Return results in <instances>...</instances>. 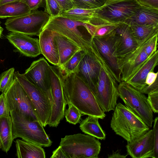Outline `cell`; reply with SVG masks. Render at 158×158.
Instances as JSON below:
<instances>
[{
	"label": "cell",
	"mask_w": 158,
	"mask_h": 158,
	"mask_svg": "<svg viewBox=\"0 0 158 158\" xmlns=\"http://www.w3.org/2000/svg\"><path fill=\"white\" fill-rule=\"evenodd\" d=\"M129 26L131 35L138 42L143 41L151 35L158 34V24Z\"/></svg>",
	"instance_id": "cell-29"
},
{
	"label": "cell",
	"mask_w": 158,
	"mask_h": 158,
	"mask_svg": "<svg viewBox=\"0 0 158 158\" xmlns=\"http://www.w3.org/2000/svg\"><path fill=\"white\" fill-rule=\"evenodd\" d=\"M60 146L70 158H98L101 148L98 139L81 133L65 135Z\"/></svg>",
	"instance_id": "cell-6"
},
{
	"label": "cell",
	"mask_w": 158,
	"mask_h": 158,
	"mask_svg": "<svg viewBox=\"0 0 158 158\" xmlns=\"http://www.w3.org/2000/svg\"><path fill=\"white\" fill-rule=\"evenodd\" d=\"M91 48L101 66L94 96L104 112L114 110L119 96L118 84L113 73L103 58L93 47Z\"/></svg>",
	"instance_id": "cell-2"
},
{
	"label": "cell",
	"mask_w": 158,
	"mask_h": 158,
	"mask_svg": "<svg viewBox=\"0 0 158 158\" xmlns=\"http://www.w3.org/2000/svg\"><path fill=\"white\" fill-rule=\"evenodd\" d=\"M50 18L44 11L35 10L26 15L8 18L5 25L9 31L39 36Z\"/></svg>",
	"instance_id": "cell-9"
},
{
	"label": "cell",
	"mask_w": 158,
	"mask_h": 158,
	"mask_svg": "<svg viewBox=\"0 0 158 158\" xmlns=\"http://www.w3.org/2000/svg\"><path fill=\"white\" fill-rule=\"evenodd\" d=\"M158 91V77L155 81L149 85H146L140 92L143 94H148L153 92Z\"/></svg>",
	"instance_id": "cell-41"
},
{
	"label": "cell",
	"mask_w": 158,
	"mask_h": 158,
	"mask_svg": "<svg viewBox=\"0 0 158 158\" xmlns=\"http://www.w3.org/2000/svg\"><path fill=\"white\" fill-rule=\"evenodd\" d=\"M6 38L17 51L24 56L35 57L41 54L39 40L37 38L11 31L8 34Z\"/></svg>",
	"instance_id": "cell-17"
},
{
	"label": "cell",
	"mask_w": 158,
	"mask_h": 158,
	"mask_svg": "<svg viewBox=\"0 0 158 158\" xmlns=\"http://www.w3.org/2000/svg\"><path fill=\"white\" fill-rule=\"evenodd\" d=\"M44 11L48 13L50 17L60 15L63 12L62 10L56 0H45Z\"/></svg>",
	"instance_id": "cell-35"
},
{
	"label": "cell",
	"mask_w": 158,
	"mask_h": 158,
	"mask_svg": "<svg viewBox=\"0 0 158 158\" xmlns=\"http://www.w3.org/2000/svg\"><path fill=\"white\" fill-rule=\"evenodd\" d=\"M68 105L69 108L65 110L64 116L67 122L76 125L79 122L82 114L74 106Z\"/></svg>",
	"instance_id": "cell-33"
},
{
	"label": "cell",
	"mask_w": 158,
	"mask_h": 158,
	"mask_svg": "<svg viewBox=\"0 0 158 158\" xmlns=\"http://www.w3.org/2000/svg\"><path fill=\"white\" fill-rule=\"evenodd\" d=\"M95 9H87L73 7L60 15L77 21L88 23L94 17Z\"/></svg>",
	"instance_id": "cell-28"
},
{
	"label": "cell",
	"mask_w": 158,
	"mask_h": 158,
	"mask_svg": "<svg viewBox=\"0 0 158 158\" xmlns=\"http://www.w3.org/2000/svg\"><path fill=\"white\" fill-rule=\"evenodd\" d=\"M140 5L158 9V0H136Z\"/></svg>",
	"instance_id": "cell-42"
},
{
	"label": "cell",
	"mask_w": 158,
	"mask_h": 158,
	"mask_svg": "<svg viewBox=\"0 0 158 158\" xmlns=\"http://www.w3.org/2000/svg\"><path fill=\"white\" fill-rule=\"evenodd\" d=\"M0 138L2 150L6 153L9 150L14 140L10 116L0 118Z\"/></svg>",
	"instance_id": "cell-27"
},
{
	"label": "cell",
	"mask_w": 158,
	"mask_h": 158,
	"mask_svg": "<svg viewBox=\"0 0 158 158\" xmlns=\"http://www.w3.org/2000/svg\"><path fill=\"white\" fill-rule=\"evenodd\" d=\"M4 94L10 112L15 111L29 119L38 120L27 94L15 77L11 85Z\"/></svg>",
	"instance_id": "cell-12"
},
{
	"label": "cell",
	"mask_w": 158,
	"mask_h": 158,
	"mask_svg": "<svg viewBox=\"0 0 158 158\" xmlns=\"http://www.w3.org/2000/svg\"></svg>",
	"instance_id": "cell-50"
},
{
	"label": "cell",
	"mask_w": 158,
	"mask_h": 158,
	"mask_svg": "<svg viewBox=\"0 0 158 158\" xmlns=\"http://www.w3.org/2000/svg\"><path fill=\"white\" fill-rule=\"evenodd\" d=\"M86 49L80 48L64 64L58 66L62 72L66 74L75 73Z\"/></svg>",
	"instance_id": "cell-30"
},
{
	"label": "cell",
	"mask_w": 158,
	"mask_h": 158,
	"mask_svg": "<svg viewBox=\"0 0 158 158\" xmlns=\"http://www.w3.org/2000/svg\"><path fill=\"white\" fill-rule=\"evenodd\" d=\"M16 155L18 158H45V153L42 147L19 139L15 141Z\"/></svg>",
	"instance_id": "cell-24"
},
{
	"label": "cell",
	"mask_w": 158,
	"mask_h": 158,
	"mask_svg": "<svg viewBox=\"0 0 158 158\" xmlns=\"http://www.w3.org/2000/svg\"><path fill=\"white\" fill-rule=\"evenodd\" d=\"M119 96L125 105L149 128L154 121L153 112L144 94L125 81L118 85Z\"/></svg>",
	"instance_id": "cell-7"
},
{
	"label": "cell",
	"mask_w": 158,
	"mask_h": 158,
	"mask_svg": "<svg viewBox=\"0 0 158 158\" xmlns=\"http://www.w3.org/2000/svg\"><path fill=\"white\" fill-rule=\"evenodd\" d=\"M115 31L116 38L115 53L117 58L131 53L140 42L134 38L131 34L129 26L124 22L120 23Z\"/></svg>",
	"instance_id": "cell-19"
},
{
	"label": "cell",
	"mask_w": 158,
	"mask_h": 158,
	"mask_svg": "<svg viewBox=\"0 0 158 158\" xmlns=\"http://www.w3.org/2000/svg\"><path fill=\"white\" fill-rule=\"evenodd\" d=\"M98 117L88 115L81 123L79 127L84 133L93 136L98 139L104 140L106 135L99 122Z\"/></svg>",
	"instance_id": "cell-26"
},
{
	"label": "cell",
	"mask_w": 158,
	"mask_h": 158,
	"mask_svg": "<svg viewBox=\"0 0 158 158\" xmlns=\"http://www.w3.org/2000/svg\"><path fill=\"white\" fill-rule=\"evenodd\" d=\"M15 69L11 68L3 72L0 76V92L5 93L12 84L14 79Z\"/></svg>",
	"instance_id": "cell-31"
},
{
	"label": "cell",
	"mask_w": 158,
	"mask_h": 158,
	"mask_svg": "<svg viewBox=\"0 0 158 158\" xmlns=\"http://www.w3.org/2000/svg\"><path fill=\"white\" fill-rule=\"evenodd\" d=\"M107 0H71L73 7L87 9H95L103 6Z\"/></svg>",
	"instance_id": "cell-32"
},
{
	"label": "cell",
	"mask_w": 158,
	"mask_h": 158,
	"mask_svg": "<svg viewBox=\"0 0 158 158\" xmlns=\"http://www.w3.org/2000/svg\"><path fill=\"white\" fill-rule=\"evenodd\" d=\"M14 139L18 137L42 147L50 146L52 142L38 120L29 119L15 111L10 112Z\"/></svg>",
	"instance_id": "cell-4"
},
{
	"label": "cell",
	"mask_w": 158,
	"mask_h": 158,
	"mask_svg": "<svg viewBox=\"0 0 158 158\" xmlns=\"http://www.w3.org/2000/svg\"><path fill=\"white\" fill-rule=\"evenodd\" d=\"M51 158H70L60 146L52 152Z\"/></svg>",
	"instance_id": "cell-43"
},
{
	"label": "cell",
	"mask_w": 158,
	"mask_h": 158,
	"mask_svg": "<svg viewBox=\"0 0 158 158\" xmlns=\"http://www.w3.org/2000/svg\"><path fill=\"white\" fill-rule=\"evenodd\" d=\"M31 11L25 3L20 1L0 5V18L5 19L22 16Z\"/></svg>",
	"instance_id": "cell-25"
},
{
	"label": "cell",
	"mask_w": 158,
	"mask_h": 158,
	"mask_svg": "<svg viewBox=\"0 0 158 158\" xmlns=\"http://www.w3.org/2000/svg\"><path fill=\"white\" fill-rule=\"evenodd\" d=\"M128 155H122L120 154V151L119 150H117L115 152H113L112 154L108 155V158H125Z\"/></svg>",
	"instance_id": "cell-46"
},
{
	"label": "cell",
	"mask_w": 158,
	"mask_h": 158,
	"mask_svg": "<svg viewBox=\"0 0 158 158\" xmlns=\"http://www.w3.org/2000/svg\"><path fill=\"white\" fill-rule=\"evenodd\" d=\"M39 36L41 54L51 63L56 66H59V56L55 31L44 28Z\"/></svg>",
	"instance_id": "cell-20"
},
{
	"label": "cell",
	"mask_w": 158,
	"mask_h": 158,
	"mask_svg": "<svg viewBox=\"0 0 158 158\" xmlns=\"http://www.w3.org/2000/svg\"><path fill=\"white\" fill-rule=\"evenodd\" d=\"M1 22L0 21V38L1 37L2 31L3 30V29L1 26Z\"/></svg>",
	"instance_id": "cell-48"
},
{
	"label": "cell",
	"mask_w": 158,
	"mask_h": 158,
	"mask_svg": "<svg viewBox=\"0 0 158 158\" xmlns=\"http://www.w3.org/2000/svg\"><path fill=\"white\" fill-rule=\"evenodd\" d=\"M20 1L26 4L31 11H33L42 6L45 0H20Z\"/></svg>",
	"instance_id": "cell-40"
},
{
	"label": "cell",
	"mask_w": 158,
	"mask_h": 158,
	"mask_svg": "<svg viewBox=\"0 0 158 158\" xmlns=\"http://www.w3.org/2000/svg\"><path fill=\"white\" fill-rule=\"evenodd\" d=\"M2 143L1 140V138H0V148H2Z\"/></svg>",
	"instance_id": "cell-49"
},
{
	"label": "cell",
	"mask_w": 158,
	"mask_h": 158,
	"mask_svg": "<svg viewBox=\"0 0 158 158\" xmlns=\"http://www.w3.org/2000/svg\"><path fill=\"white\" fill-rule=\"evenodd\" d=\"M119 23L104 22L99 25L94 26L95 30L93 36L101 37L110 33L115 29Z\"/></svg>",
	"instance_id": "cell-34"
},
{
	"label": "cell",
	"mask_w": 158,
	"mask_h": 158,
	"mask_svg": "<svg viewBox=\"0 0 158 158\" xmlns=\"http://www.w3.org/2000/svg\"><path fill=\"white\" fill-rule=\"evenodd\" d=\"M140 6L136 0H107L103 6L96 9L94 17L108 23L124 22Z\"/></svg>",
	"instance_id": "cell-10"
},
{
	"label": "cell",
	"mask_w": 158,
	"mask_h": 158,
	"mask_svg": "<svg viewBox=\"0 0 158 158\" xmlns=\"http://www.w3.org/2000/svg\"><path fill=\"white\" fill-rule=\"evenodd\" d=\"M10 116V111L7 104L5 94L0 95V118Z\"/></svg>",
	"instance_id": "cell-39"
},
{
	"label": "cell",
	"mask_w": 158,
	"mask_h": 158,
	"mask_svg": "<svg viewBox=\"0 0 158 158\" xmlns=\"http://www.w3.org/2000/svg\"><path fill=\"white\" fill-rule=\"evenodd\" d=\"M101 66L91 47L86 49L76 73L86 83L94 95Z\"/></svg>",
	"instance_id": "cell-16"
},
{
	"label": "cell",
	"mask_w": 158,
	"mask_h": 158,
	"mask_svg": "<svg viewBox=\"0 0 158 158\" xmlns=\"http://www.w3.org/2000/svg\"><path fill=\"white\" fill-rule=\"evenodd\" d=\"M127 154L133 158H153L154 143L152 130L131 142L126 146Z\"/></svg>",
	"instance_id": "cell-18"
},
{
	"label": "cell",
	"mask_w": 158,
	"mask_h": 158,
	"mask_svg": "<svg viewBox=\"0 0 158 158\" xmlns=\"http://www.w3.org/2000/svg\"><path fill=\"white\" fill-rule=\"evenodd\" d=\"M55 35L59 56L60 64L58 66H61L81 48L58 32L55 31Z\"/></svg>",
	"instance_id": "cell-23"
},
{
	"label": "cell",
	"mask_w": 158,
	"mask_h": 158,
	"mask_svg": "<svg viewBox=\"0 0 158 158\" xmlns=\"http://www.w3.org/2000/svg\"><path fill=\"white\" fill-rule=\"evenodd\" d=\"M158 63L157 50L148 57L135 73L126 82L140 91L146 85L145 81L148 73L154 71Z\"/></svg>",
	"instance_id": "cell-21"
},
{
	"label": "cell",
	"mask_w": 158,
	"mask_h": 158,
	"mask_svg": "<svg viewBox=\"0 0 158 158\" xmlns=\"http://www.w3.org/2000/svg\"><path fill=\"white\" fill-rule=\"evenodd\" d=\"M49 72L53 103L48 125L50 127H56L64 118L66 106L62 90V74L60 68L56 66L49 65Z\"/></svg>",
	"instance_id": "cell-11"
},
{
	"label": "cell",
	"mask_w": 158,
	"mask_h": 158,
	"mask_svg": "<svg viewBox=\"0 0 158 158\" xmlns=\"http://www.w3.org/2000/svg\"><path fill=\"white\" fill-rule=\"evenodd\" d=\"M44 28L61 34L81 48L91 47L93 36L88 29L87 23L59 15L50 17Z\"/></svg>",
	"instance_id": "cell-5"
},
{
	"label": "cell",
	"mask_w": 158,
	"mask_h": 158,
	"mask_svg": "<svg viewBox=\"0 0 158 158\" xmlns=\"http://www.w3.org/2000/svg\"><path fill=\"white\" fill-rule=\"evenodd\" d=\"M153 134L154 143L153 158H158V117L154 120Z\"/></svg>",
	"instance_id": "cell-37"
},
{
	"label": "cell",
	"mask_w": 158,
	"mask_h": 158,
	"mask_svg": "<svg viewBox=\"0 0 158 158\" xmlns=\"http://www.w3.org/2000/svg\"><path fill=\"white\" fill-rule=\"evenodd\" d=\"M158 34L151 37L147 43L144 48L145 52L148 57L150 56L157 50Z\"/></svg>",
	"instance_id": "cell-36"
},
{
	"label": "cell",
	"mask_w": 158,
	"mask_h": 158,
	"mask_svg": "<svg viewBox=\"0 0 158 158\" xmlns=\"http://www.w3.org/2000/svg\"><path fill=\"white\" fill-rule=\"evenodd\" d=\"M158 72L155 73L154 71L149 72L146 77L145 84L146 85L152 84L158 77Z\"/></svg>",
	"instance_id": "cell-45"
},
{
	"label": "cell",
	"mask_w": 158,
	"mask_h": 158,
	"mask_svg": "<svg viewBox=\"0 0 158 158\" xmlns=\"http://www.w3.org/2000/svg\"><path fill=\"white\" fill-rule=\"evenodd\" d=\"M15 77L27 94L38 120L45 127L49 122L52 108L48 98L40 88L31 82L23 73L15 71Z\"/></svg>",
	"instance_id": "cell-8"
},
{
	"label": "cell",
	"mask_w": 158,
	"mask_h": 158,
	"mask_svg": "<svg viewBox=\"0 0 158 158\" xmlns=\"http://www.w3.org/2000/svg\"><path fill=\"white\" fill-rule=\"evenodd\" d=\"M20 0H0V5L7 3L20 1Z\"/></svg>",
	"instance_id": "cell-47"
},
{
	"label": "cell",
	"mask_w": 158,
	"mask_h": 158,
	"mask_svg": "<svg viewBox=\"0 0 158 158\" xmlns=\"http://www.w3.org/2000/svg\"><path fill=\"white\" fill-rule=\"evenodd\" d=\"M124 23L129 25L158 24V9L140 5Z\"/></svg>",
	"instance_id": "cell-22"
},
{
	"label": "cell",
	"mask_w": 158,
	"mask_h": 158,
	"mask_svg": "<svg viewBox=\"0 0 158 158\" xmlns=\"http://www.w3.org/2000/svg\"><path fill=\"white\" fill-rule=\"evenodd\" d=\"M116 36L115 30L101 37L93 36L91 46L94 48L111 69L118 83L121 81V73L115 53Z\"/></svg>",
	"instance_id": "cell-13"
},
{
	"label": "cell",
	"mask_w": 158,
	"mask_h": 158,
	"mask_svg": "<svg viewBox=\"0 0 158 158\" xmlns=\"http://www.w3.org/2000/svg\"><path fill=\"white\" fill-rule=\"evenodd\" d=\"M147 100L151 109L154 113L158 112V91L148 94Z\"/></svg>",
	"instance_id": "cell-38"
},
{
	"label": "cell",
	"mask_w": 158,
	"mask_h": 158,
	"mask_svg": "<svg viewBox=\"0 0 158 158\" xmlns=\"http://www.w3.org/2000/svg\"><path fill=\"white\" fill-rule=\"evenodd\" d=\"M110 127L115 134L131 142L149 130L144 123L126 105L119 102L114 110Z\"/></svg>",
	"instance_id": "cell-3"
},
{
	"label": "cell",
	"mask_w": 158,
	"mask_h": 158,
	"mask_svg": "<svg viewBox=\"0 0 158 158\" xmlns=\"http://www.w3.org/2000/svg\"><path fill=\"white\" fill-rule=\"evenodd\" d=\"M62 72V90L66 106L71 104L82 114L104 118L106 115L105 112L86 83L75 73L66 74Z\"/></svg>",
	"instance_id": "cell-1"
},
{
	"label": "cell",
	"mask_w": 158,
	"mask_h": 158,
	"mask_svg": "<svg viewBox=\"0 0 158 158\" xmlns=\"http://www.w3.org/2000/svg\"><path fill=\"white\" fill-rule=\"evenodd\" d=\"M56 0L61 7L63 12L73 7V5L71 0Z\"/></svg>",
	"instance_id": "cell-44"
},
{
	"label": "cell",
	"mask_w": 158,
	"mask_h": 158,
	"mask_svg": "<svg viewBox=\"0 0 158 158\" xmlns=\"http://www.w3.org/2000/svg\"><path fill=\"white\" fill-rule=\"evenodd\" d=\"M49 65L43 57L33 61L23 73L31 83L40 88L45 93L52 106L49 72Z\"/></svg>",
	"instance_id": "cell-15"
},
{
	"label": "cell",
	"mask_w": 158,
	"mask_h": 158,
	"mask_svg": "<svg viewBox=\"0 0 158 158\" xmlns=\"http://www.w3.org/2000/svg\"><path fill=\"white\" fill-rule=\"evenodd\" d=\"M156 34L151 35L140 42L136 48L128 54L117 58V64L121 73V81L128 80L149 57L145 52L144 48L149 40Z\"/></svg>",
	"instance_id": "cell-14"
}]
</instances>
